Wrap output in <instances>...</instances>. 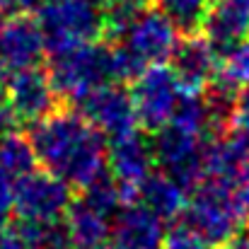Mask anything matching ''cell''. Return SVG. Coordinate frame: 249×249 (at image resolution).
Here are the masks:
<instances>
[{"label":"cell","instance_id":"22","mask_svg":"<svg viewBox=\"0 0 249 249\" xmlns=\"http://www.w3.org/2000/svg\"><path fill=\"white\" fill-rule=\"evenodd\" d=\"M215 83L225 85L235 92H242L249 87V41L225 51L220 56V71Z\"/></svg>","mask_w":249,"mask_h":249},{"label":"cell","instance_id":"17","mask_svg":"<svg viewBox=\"0 0 249 249\" xmlns=\"http://www.w3.org/2000/svg\"><path fill=\"white\" fill-rule=\"evenodd\" d=\"M136 203H143L160 220H174L186 211L189 198H186V189L174 177H169L167 172H153L143 181Z\"/></svg>","mask_w":249,"mask_h":249},{"label":"cell","instance_id":"15","mask_svg":"<svg viewBox=\"0 0 249 249\" xmlns=\"http://www.w3.org/2000/svg\"><path fill=\"white\" fill-rule=\"evenodd\" d=\"M230 189L249 184V145L232 133H220L206 145V177Z\"/></svg>","mask_w":249,"mask_h":249},{"label":"cell","instance_id":"13","mask_svg":"<svg viewBox=\"0 0 249 249\" xmlns=\"http://www.w3.org/2000/svg\"><path fill=\"white\" fill-rule=\"evenodd\" d=\"M172 71L184 92H206L220 71V53L203 32L186 34L179 39L172 56Z\"/></svg>","mask_w":249,"mask_h":249},{"label":"cell","instance_id":"26","mask_svg":"<svg viewBox=\"0 0 249 249\" xmlns=\"http://www.w3.org/2000/svg\"><path fill=\"white\" fill-rule=\"evenodd\" d=\"M17 124H19V121H17V114H15V109H12L7 94H5V87L0 85V133L15 131Z\"/></svg>","mask_w":249,"mask_h":249},{"label":"cell","instance_id":"33","mask_svg":"<svg viewBox=\"0 0 249 249\" xmlns=\"http://www.w3.org/2000/svg\"><path fill=\"white\" fill-rule=\"evenodd\" d=\"M247 2H249V0H247Z\"/></svg>","mask_w":249,"mask_h":249},{"label":"cell","instance_id":"32","mask_svg":"<svg viewBox=\"0 0 249 249\" xmlns=\"http://www.w3.org/2000/svg\"><path fill=\"white\" fill-rule=\"evenodd\" d=\"M247 240H249V232H247Z\"/></svg>","mask_w":249,"mask_h":249},{"label":"cell","instance_id":"4","mask_svg":"<svg viewBox=\"0 0 249 249\" xmlns=\"http://www.w3.org/2000/svg\"><path fill=\"white\" fill-rule=\"evenodd\" d=\"M245 218L247 215L240 206L237 189H230L213 179H201L191 189L184 211V223H189L203 240L218 247L237 237Z\"/></svg>","mask_w":249,"mask_h":249},{"label":"cell","instance_id":"10","mask_svg":"<svg viewBox=\"0 0 249 249\" xmlns=\"http://www.w3.org/2000/svg\"><path fill=\"white\" fill-rule=\"evenodd\" d=\"M107 162H109V172L121 191L124 206L136 203L143 181L153 174V165H155L153 141L148 136H141L138 131L121 136V138L111 141Z\"/></svg>","mask_w":249,"mask_h":249},{"label":"cell","instance_id":"29","mask_svg":"<svg viewBox=\"0 0 249 249\" xmlns=\"http://www.w3.org/2000/svg\"><path fill=\"white\" fill-rule=\"evenodd\" d=\"M237 198H240V206H242L245 215L249 218V184H245V186L237 189Z\"/></svg>","mask_w":249,"mask_h":249},{"label":"cell","instance_id":"25","mask_svg":"<svg viewBox=\"0 0 249 249\" xmlns=\"http://www.w3.org/2000/svg\"><path fill=\"white\" fill-rule=\"evenodd\" d=\"M12 208H15V181L0 169V223H5Z\"/></svg>","mask_w":249,"mask_h":249},{"label":"cell","instance_id":"27","mask_svg":"<svg viewBox=\"0 0 249 249\" xmlns=\"http://www.w3.org/2000/svg\"><path fill=\"white\" fill-rule=\"evenodd\" d=\"M0 249H27V242L17 228L0 223Z\"/></svg>","mask_w":249,"mask_h":249},{"label":"cell","instance_id":"21","mask_svg":"<svg viewBox=\"0 0 249 249\" xmlns=\"http://www.w3.org/2000/svg\"><path fill=\"white\" fill-rule=\"evenodd\" d=\"M148 7H153V0H102L107 34L121 36Z\"/></svg>","mask_w":249,"mask_h":249},{"label":"cell","instance_id":"28","mask_svg":"<svg viewBox=\"0 0 249 249\" xmlns=\"http://www.w3.org/2000/svg\"><path fill=\"white\" fill-rule=\"evenodd\" d=\"M34 5H36V0H0V12H5V15H24Z\"/></svg>","mask_w":249,"mask_h":249},{"label":"cell","instance_id":"8","mask_svg":"<svg viewBox=\"0 0 249 249\" xmlns=\"http://www.w3.org/2000/svg\"><path fill=\"white\" fill-rule=\"evenodd\" d=\"M177 44H179V29L155 5L148 7L121 34V46L143 68L162 66L165 61H169L174 56V51H177Z\"/></svg>","mask_w":249,"mask_h":249},{"label":"cell","instance_id":"2","mask_svg":"<svg viewBox=\"0 0 249 249\" xmlns=\"http://www.w3.org/2000/svg\"><path fill=\"white\" fill-rule=\"evenodd\" d=\"M49 78L61 99H71L73 104L89 94L97 87L119 83L116 80V58L114 44L92 41L75 49H66L51 53Z\"/></svg>","mask_w":249,"mask_h":249},{"label":"cell","instance_id":"16","mask_svg":"<svg viewBox=\"0 0 249 249\" xmlns=\"http://www.w3.org/2000/svg\"><path fill=\"white\" fill-rule=\"evenodd\" d=\"M215 51H225L245 44L249 39V2L247 0H215L201 29Z\"/></svg>","mask_w":249,"mask_h":249},{"label":"cell","instance_id":"7","mask_svg":"<svg viewBox=\"0 0 249 249\" xmlns=\"http://www.w3.org/2000/svg\"><path fill=\"white\" fill-rule=\"evenodd\" d=\"M131 97L138 124L145 131H160L172 121L184 97V87L179 85L172 68L150 66L133 80Z\"/></svg>","mask_w":249,"mask_h":249},{"label":"cell","instance_id":"11","mask_svg":"<svg viewBox=\"0 0 249 249\" xmlns=\"http://www.w3.org/2000/svg\"><path fill=\"white\" fill-rule=\"evenodd\" d=\"M44 51L46 44L36 19L27 15L5 17L0 24V85L22 71L36 68Z\"/></svg>","mask_w":249,"mask_h":249},{"label":"cell","instance_id":"30","mask_svg":"<svg viewBox=\"0 0 249 249\" xmlns=\"http://www.w3.org/2000/svg\"><path fill=\"white\" fill-rule=\"evenodd\" d=\"M220 249H249V240H247V237H240V235H237L235 240H230L228 245H223Z\"/></svg>","mask_w":249,"mask_h":249},{"label":"cell","instance_id":"19","mask_svg":"<svg viewBox=\"0 0 249 249\" xmlns=\"http://www.w3.org/2000/svg\"><path fill=\"white\" fill-rule=\"evenodd\" d=\"M36 153L29 141V136H22L17 131L0 133V169L12 179H22L36 169Z\"/></svg>","mask_w":249,"mask_h":249},{"label":"cell","instance_id":"24","mask_svg":"<svg viewBox=\"0 0 249 249\" xmlns=\"http://www.w3.org/2000/svg\"><path fill=\"white\" fill-rule=\"evenodd\" d=\"M225 133L237 136L240 141H245L249 145V87L237 94L235 107H232V114H230V124H228V131H225Z\"/></svg>","mask_w":249,"mask_h":249},{"label":"cell","instance_id":"1","mask_svg":"<svg viewBox=\"0 0 249 249\" xmlns=\"http://www.w3.org/2000/svg\"><path fill=\"white\" fill-rule=\"evenodd\" d=\"M29 141L44 169L63 179L71 189L80 191L107 172L104 138L78 109L61 104L32 126Z\"/></svg>","mask_w":249,"mask_h":249},{"label":"cell","instance_id":"3","mask_svg":"<svg viewBox=\"0 0 249 249\" xmlns=\"http://www.w3.org/2000/svg\"><path fill=\"white\" fill-rule=\"evenodd\" d=\"M36 22L49 53L99 41L107 34L102 0H46Z\"/></svg>","mask_w":249,"mask_h":249},{"label":"cell","instance_id":"12","mask_svg":"<svg viewBox=\"0 0 249 249\" xmlns=\"http://www.w3.org/2000/svg\"><path fill=\"white\" fill-rule=\"evenodd\" d=\"M2 87H5V94H7L19 124L34 126L61 107V97L56 94L49 73L41 71L39 66L12 75Z\"/></svg>","mask_w":249,"mask_h":249},{"label":"cell","instance_id":"14","mask_svg":"<svg viewBox=\"0 0 249 249\" xmlns=\"http://www.w3.org/2000/svg\"><path fill=\"white\" fill-rule=\"evenodd\" d=\"M165 225L143 203H126L111 223V249H162Z\"/></svg>","mask_w":249,"mask_h":249},{"label":"cell","instance_id":"18","mask_svg":"<svg viewBox=\"0 0 249 249\" xmlns=\"http://www.w3.org/2000/svg\"><path fill=\"white\" fill-rule=\"evenodd\" d=\"M111 223H114L111 215L94 208L92 203H87L80 196L73 201V206L66 215V230L78 249L104 245V240L111 232Z\"/></svg>","mask_w":249,"mask_h":249},{"label":"cell","instance_id":"9","mask_svg":"<svg viewBox=\"0 0 249 249\" xmlns=\"http://www.w3.org/2000/svg\"><path fill=\"white\" fill-rule=\"evenodd\" d=\"M75 109L109 141L128 136L138 126L131 92H126V87L116 83L97 87L89 94L80 97L75 102Z\"/></svg>","mask_w":249,"mask_h":249},{"label":"cell","instance_id":"31","mask_svg":"<svg viewBox=\"0 0 249 249\" xmlns=\"http://www.w3.org/2000/svg\"><path fill=\"white\" fill-rule=\"evenodd\" d=\"M80 249H111V247H107V245H94V247H80Z\"/></svg>","mask_w":249,"mask_h":249},{"label":"cell","instance_id":"5","mask_svg":"<svg viewBox=\"0 0 249 249\" xmlns=\"http://www.w3.org/2000/svg\"><path fill=\"white\" fill-rule=\"evenodd\" d=\"M73 201V189L51 172L34 169L15 181V211L19 223L56 225L68 215Z\"/></svg>","mask_w":249,"mask_h":249},{"label":"cell","instance_id":"6","mask_svg":"<svg viewBox=\"0 0 249 249\" xmlns=\"http://www.w3.org/2000/svg\"><path fill=\"white\" fill-rule=\"evenodd\" d=\"M206 136L184 131L174 124H167L165 128L155 131L153 138L155 162L184 189H194L206 177Z\"/></svg>","mask_w":249,"mask_h":249},{"label":"cell","instance_id":"20","mask_svg":"<svg viewBox=\"0 0 249 249\" xmlns=\"http://www.w3.org/2000/svg\"><path fill=\"white\" fill-rule=\"evenodd\" d=\"M153 5L165 12L174 22V27L184 34L201 32L211 10V0H153Z\"/></svg>","mask_w":249,"mask_h":249},{"label":"cell","instance_id":"23","mask_svg":"<svg viewBox=\"0 0 249 249\" xmlns=\"http://www.w3.org/2000/svg\"><path fill=\"white\" fill-rule=\"evenodd\" d=\"M162 249H213L208 240H203L189 223H174L165 235V247Z\"/></svg>","mask_w":249,"mask_h":249}]
</instances>
